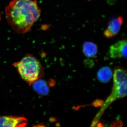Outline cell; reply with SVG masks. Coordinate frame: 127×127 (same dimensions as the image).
<instances>
[{
	"label": "cell",
	"instance_id": "1",
	"mask_svg": "<svg viewBox=\"0 0 127 127\" xmlns=\"http://www.w3.org/2000/svg\"><path fill=\"white\" fill-rule=\"evenodd\" d=\"M6 20L19 34L29 32L39 20L41 10L36 0H12L5 9Z\"/></svg>",
	"mask_w": 127,
	"mask_h": 127
},
{
	"label": "cell",
	"instance_id": "2",
	"mask_svg": "<svg viewBox=\"0 0 127 127\" xmlns=\"http://www.w3.org/2000/svg\"><path fill=\"white\" fill-rule=\"evenodd\" d=\"M13 65L17 69L21 77L29 85L40 78L43 74V68L40 61L34 56L26 54Z\"/></svg>",
	"mask_w": 127,
	"mask_h": 127
},
{
	"label": "cell",
	"instance_id": "3",
	"mask_svg": "<svg viewBox=\"0 0 127 127\" xmlns=\"http://www.w3.org/2000/svg\"><path fill=\"white\" fill-rule=\"evenodd\" d=\"M113 86L110 96L106 100L102 108L95 118L99 119L108 107L117 99L125 97L127 95V71L120 66H116L113 73Z\"/></svg>",
	"mask_w": 127,
	"mask_h": 127
},
{
	"label": "cell",
	"instance_id": "4",
	"mask_svg": "<svg viewBox=\"0 0 127 127\" xmlns=\"http://www.w3.org/2000/svg\"><path fill=\"white\" fill-rule=\"evenodd\" d=\"M27 119L22 117L0 116V127H23L27 125Z\"/></svg>",
	"mask_w": 127,
	"mask_h": 127
},
{
	"label": "cell",
	"instance_id": "5",
	"mask_svg": "<svg viewBox=\"0 0 127 127\" xmlns=\"http://www.w3.org/2000/svg\"><path fill=\"white\" fill-rule=\"evenodd\" d=\"M127 41L126 40L119 41L110 46L109 54L113 59L127 58Z\"/></svg>",
	"mask_w": 127,
	"mask_h": 127
},
{
	"label": "cell",
	"instance_id": "6",
	"mask_svg": "<svg viewBox=\"0 0 127 127\" xmlns=\"http://www.w3.org/2000/svg\"><path fill=\"white\" fill-rule=\"evenodd\" d=\"M123 23L122 17L118 16L113 18L108 23L106 30L104 31V36L107 38H110L117 35L120 31Z\"/></svg>",
	"mask_w": 127,
	"mask_h": 127
},
{
	"label": "cell",
	"instance_id": "7",
	"mask_svg": "<svg viewBox=\"0 0 127 127\" xmlns=\"http://www.w3.org/2000/svg\"><path fill=\"white\" fill-rule=\"evenodd\" d=\"M31 85H32L34 91L40 95L46 96L49 93V87L44 80L39 78L32 83Z\"/></svg>",
	"mask_w": 127,
	"mask_h": 127
},
{
	"label": "cell",
	"instance_id": "8",
	"mask_svg": "<svg viewBox=\"0 0 127 127\" xmlns=\"http://www.w3.org/2000/svg\"><path fill=\"white\" fill-rule=\"evenodd\" d=\"M113 76V73L111 68L108 66H104L100 68L97 72V77L99 81L106 83Z\"/></svg>",
	"mask_w": 127,
	"mask_h": 127
},
{
	"label": "cell",
	"instance_id": "9",
	"mask_svg": "<svg viewBox=\"0 0 127 127\" xmlns=\"http://www.w3.org/2000/svg\"><path fill=\"white\" fill-rule=\"evenodd\" d=\"M83 52L85 56L93 58L97 54L98 47L95 43L91 41H86L83 45Z\"/></svg>",
	"mask_w": 127,
	"mask_h": 127
},
{
	"label": "cell",
	"instance_id": "10",
	"mask_svg": "<svg viewBox=\"0 0 127 127\" xmlns=\"http://www.w3.org/2000/svg\"><path fill=\"white\" fill-rule=\"evenodd\" d=\"M1 17L0 13V20H1Z\"/></svg>",
	"mask_w": 127,
	"mask_h": 127
}]
</instances>
